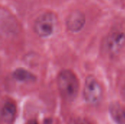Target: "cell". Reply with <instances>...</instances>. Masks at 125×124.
<instances>
[{
  "mask_svg": "<svg viewBox=\"0 0 125 124\" xmlns=\"http://www.w3.org/2000/svg\"><path fill=\"white\" fill-rule=\"evenodd\" d=\"M125 47V29L122 26L114 27L104 39L103 48L111 58L119 56Z\"/></svg>",
  "mask_w": 125,
  "mask_h": 124,
  "instance_id": "2",
  "label": "cell"
},
{
  "mask_svg": "<svg viewBox=\"0 0 125 124\" xmlns=\"http://www.w3.org/2000/svg\"><path fill=\"white\" fill-rule=\"evenodd\" d=\"M1 118H2V117H1V110H0V119H1Z\"/></svg>",
  "mask_w": 125,
  "mask_h": 124,
  "instance_id": "12",
  "label": "cell"
},
{
  "mask_svg": "<svg viewBox=\"0 0 125 124\" xmlns=\"http://www.w3.org/2000/svg\"><path fill=\"white\" fill-rule=\"evenodd\" d=\"M13 77L18 81L21 82H29L35 80V76L26 69L19 68L15 70L13 72Z\"/></svg>",
  "mask_w": 125,
  "mask_h": 124,
  "instance_id": "8",
  "label": "cell"
},
{
  "mask_svg": "<svg viewBox=\"0 0 125 124\" xmlns=\"http://www.w3.org/2000/svg\"><path fill=\"white\" fill-rule=\"evenodd\" d=\"M68 124H90L86 119L82 118H75L70 121Z\"/></svg>",
  "mask_w": 125,
  "mask_h": 124,
  "instance_id": "9",
  "label": "cell"
},
{
  "mask_svg": "<svg viewBox=\"0 0 125 124\" xmlns=\"http://www.w3.org/2000/svg\"><path fill=\"white\" fill-rule=\"evenodd\" d=\"M122 96H123V97H124V99H125V85H124V86H123V88H122Z\"/></svg>",
  "mask_w": 125,
  "mask_h": 124,
  "instance_id": "10",
  "label": "cell"
},
{
  "mask_svg": "<svg viewBox=\"0 0 125 124\" xmlns=\"http://www.w3.org/2000/svg\"><path fill=\"white\" fill-rule=\"evenodd\" d=\"M110 114L116 124H125V107L119 103H114L109 108Z\"/></svg>",
  "mask_w": 125,
  "mask_h": 124,
  "instance_id": "6",
  "label": "cell"
},
{
  "mask_svg": "<svg viewBox=\"0 0 125 124\" xmlns=\"http://www.w3.org/2000/svg\"><path fill=\"white\" fill-rule=\"evenodd\" d=\"M26 124H37V122L35 121V120H31V121H29L28 123Z\"/></svg>",
  "mask_w": 125,
  "mask_h": 124,
  "instance_id": "11",
  "label": "cell"
},
{
  "mask_svg": "<svg viewBox=\"0 0 125 124\" xmlns=\"http://www.w3.org/2000/svg\"><path fill=\"white\" fill-rule=\"evenodd\" d=\"M86 24V16L80 10H74L69 14L66 20L67 29L73 33L81 31Z\"/></svg>",
  "mask_w": 125,
  "mask_h": 124,
  "instance_id": "5",
  "label": "cell"
},
{
  "mask_svg": "<svg viewBox=\"0 0 125 124\" xmlns=\"http://www.w3.org/2000/svg\"><path fill=\"white\" fill-rule=\"evenodd\" d=\"M83 97L86 102L92 105H98L103 99V88L98 80L93 75H89L86 77L84 88H83Z\"/></svg>",
  "mask_w": 125,
  "mask_h": 124,
  "instance_id": "3",
  "label": "cell"
},
{
  "mask_svg": "<svg viewBox=\"0 0 125 124\" xmlns=\"http://www.w3.org/2000/svg\"><path fill=\"white\" fill-rule=\"evenodd\" d=\"M16 114V106L12 102H7L1 110V117L7 123H11Z\"/></svg>",
  "mask_w": 125,
  "mask_h": 124,
  "instance_id": "7",
  "label": "cell"
},
{
  "mask_svg": "<svg viewBox=\"0 0 125 124\" xmlns=\"http://www.w3.org/2000/svg\"><path fill=\"white\" fill-rule=\"evenodd\" d=\"M56 17L52 12L40 15L34 23V31L41 37H48L53 34L56 26Z\"/></svg>",
  "mask_w": 125,
  "mask_h": 124,
  "instance_id": "4",
  "label": "cell"
},
{
  "mask_svg": "<svg viewBox=\"0 0 125 124\" xmlns=\"http://www.w3.org/2000/svg\"><path fill=\"white\" fill-rule=\"evenodd\" d=\"M58 88L62 96L67 102L74 101L79 91V80L71 70H62L58 76Z\"/></svg>",
  "mask_w": 125,
  "mask_h": 124,
  "instance_id": "1",
  "label": "cell"
}]
</instances>
